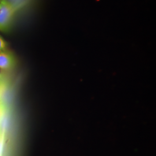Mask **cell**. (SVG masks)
Segmentation results:
<instances>
[{"mask_svg": "<svg viewBox=\"0 0 156 156\" xmlns=\"http://www.w3.org/2000/svg\"><path fill=\"white\" fill-rule=\"evenodd\" d=\"M8 49V44L4 39L0 35V53L6 51Z\"/></svg>", "mask_w": 156, "mask_h": 156, "instance_id": "cell-4", "label": "cell"}, {"mask_svg": "<svg viewBox=\"0 0 156 156\" xmlns=\"http://www.w3.org/2000/svg\"><path fill=\"white\" fill-rule=\"evenodd\" d=\"M16 8L8 0H0V31H6L11 26Z\"/></svg>", "mask_w": 156, "mask_h": 156, "instance_id": "cell-1", "label": "cell"}, {"mask_svg": "<svg viewBox=\"0 0 156 156\" xmlns=\"http://www.w3.org/2000/svg\"><path fill=\"white\" fill-rule=\"evenodd\" d=\"M10 89V80L5 73H0V103L6 105L5 98Z\"/></svg>", "mask_w": 156, "mask_h": 156, "instance_id": "cell-3", "label": "cell"}, {"mask_svg": "<svg viewBox=\"0 0 156 156\" xmlns=\"http://www.w3.org/2000/svg\"><path fill=\"white\" fill-rule=\"evenodd\" d=\"M4 132H0V156H1L2 154L3 145H4Z\"/></svg>", "mask_w": 156, "mask_h": 156, "instance_id": "cell-5", "label": "cell"}, {"mask_svg": "<svg viewBox=\"0 0 156 156\" xmlns=\"http://www.w3.org/2000/svg\"><path fill=\"white\" fill-rule=\"evenodd\" d=\"M16 64L15 57L10 51L6 50L0 53V69L10 70L15 67Z\"/></svg>", "mask_w": 156, "mask_h": 156, "instance_id": "cell-2", "label": "cell"}]
</instances>
